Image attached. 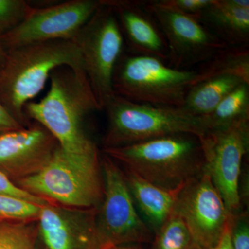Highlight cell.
Listing matches in <instances>:
<instances>
[{"mask_svg":"<svg viewBox=\"0 0 249 249\" xmlns=\"http://www.w3.org/2000/svg\"><path fill=\"white\" fill-rule=\"evenodd\" d=\"M50 89L38 102L24 106L27 117L49 131L64 153L73 158H99L98 148L85 129L88 116L101 110L85 73L60 67L51 73Z\"/></svg>","mask_w":249,"mask_h":249,"instance_id":"cell-1","label":"cell"},{"mask_svg":"<svg viewBox=\"0 0 249 249\" xmlns=\"http://www.w3.org/2000/svg\"><path fill=\"white\" fill-rule=\"evenodd\" d=\"M60 67L85 73L81 54L73 41H47L6 52L0 69V102L22 125L27 123L24 106L43 89L51 73Z\"/></svg>","mask_w":249,"mask_h":249,"instance_id":"cell-2","label":"cell"},{"mask_svg":"<svg viewBox=\"0 0 249 249\" xmlns=\"http://www.w3.org/2000/svg\"><path fill=\"white\" fill-rule=\"evenodd\" d=\"M106 155L156 186L182 188L204 171L200 139L179 134L132 145L104 148Z\"/></svg>","mask_w":249,"mask_h":249,"instance_id":"cell-3","label":"cell"},{"mask_svg":"<svg viewBox=\"0 0 249 249\" xmlns=\"http://www.w3.org/2000/svg\"><path fill=\"white\" fill-rule=\"evenodd\" d=\"M107 128L104 148L126 146L174 134L202 138L208 132L202 117L183 107L142 104L114 95L105 107Z\"/></svg>","mask_w":249,"mask_h":249,"instance_id":"cell-4","label":"cell"},{"mask_svg":"<svg viewBox=\"0 0 249 249\" xmlns=\"http://www.w3.org/2000/svg\"><path fill=\"white\" fill-rule=\"evenodd\" d=\"M196 78V70H178L160 59L124 51L114 69L112 88L115 96L132 102L183 107Z\"/></svg>","mask_w":249,"mask_h":249,"instance_id":"cell-5","label":"cell"},{"mask_svg":"<svg viewBox=\"0 0 249 249\" xmlns=\"http://www.w3.org/2000/svg\"><path fill=\"white\" fill-rule=\"evenodd\" d=\"M17 185L49 202L76 209H98L104 194L100 158H73L59 146L38 173L19 180Z\"/></svg>","mask_w":249,"mask_h":249,"instance_id":"cell-6","label":"cell"},{"mask_svg":"<svg viewBox=\"0 0 249 249\" xmlns=\"http://www.w3.org/2000/svg\"><path fill=\"white\" fill-rule=\"evenodd\" d=\"M72 41L79 49L85 74L102 110L114 96V69L125 49L115 13L105 0Z\"/></svg>","mask_w":249,"mask_h":249,"instance_id":"cell-7","label":"cell"},{"mask_svg":"<svg viewBox=\"0 0 249 249\" xmlns=\"http://www.w3.org/2000/svg\"><path fill=\"white\" fill-rule=\"evenodd\" d=\"M101 168L104 194L97 209L96 223L103 243L108 249L151 243L153 232L136 207L124 171L106 154Z\"/></svg>","mask_w":249,"mask_h":249,"instance_id":"cell-8","label":"cell"},{"mask_svg":"<svg viewBox=\"0 0 249 249\" xmlns=\"http://www.w3.org/2000/svg\"><path fill=\"white\" fill-rule=\"evenodd\" d=\"M204 170L222 196L231 215L242 211L240 189L242 160L249 148V119L208 131L200 139Z\"/></svg>","mask_w":249,"mask_h":249,"instance_id":"cell-9","label":"cell"},{"mask_svg":"<svg viewBox=\"0 0 249 249\" xmlns=\"http://www.w3.org/2000/svg\"><path fill=\"white\" fill-rule=\"evenodd\" d=\"M158 23L168 49V65L189 70L201 65L227 45L196 18L184 14L167 0L144 1Z\"/></svg>","mask_w":249,"mask_h":249,"instance_id":"cell-10","label":"cell"},{"mask_svg":"<svg viewBox=\"0 0 249 249\" xmlns=\"http://www.w3.org/2000/svg\"><path fill=\"white\" fill-rule=\"evenodd\" d=\"M101 0H71L33 7L25 20L1 36L5 50L52 40H73L101 6Z\"/></svg>","mask_w":249,"mask_h":249,"instance_id":"cell-11","label":"cell"},{"mask_svg":"<svg viewBox=\"0 0 249 249\" xmlns=\"http://www.w3.org/2000/svg\"><path fill=\"white\" fill-rule=\"evenodd\" d=\"M175 211L186 223L194 242L204 249L217 245L230 217L222 196L205 170L181 188Z\"/></svg>","mask_w":249,"mask_h":249,"instance_id":"cell-12","label":"cell"},{"mask_svg":"<svg viewBox=\"0 0 249 249\" xmlns=\"http://www.w3.org/2000/svg\"><path fill=\"white\" fill-rule=\"evenodd\" d=\"M97 209H76L47 203L36 219L38 249H109L96 223Z\"/></svg>","mask_w":249,"mask_h":249,"instance_id":"cell-13","label":"cell"},{"mask_svg":"<svg viewBox=\"0 0 249 249\" xmlns=\"http://www.w3.org/2000/svg\"><path fill=\"white\" fill-rule=\"evenodd\" d=\"M59 145L38 123L0 134V171L17 181L35 175L51 160Z\"/></svg>","mask_w":249,"mask_h":249,"instance_id":"cell-14","label":"cell"},{"mask_svg":"<svg viewBox=\"0 0 249 249\" xmlns=\"http://www.w3.org/2000/svg\"><path fill=\"white\" fill-rule=\"evenodd\" d=\"M115 13L127 52L169 62V49L163 32L144 1L105 0Z\"/></svg>","mask_w":249,"mask_h":249,"instance_id":"cell-15","label":"cell"},{"mask_svg":"<svg viewBox=\"0 0 249 249\" xmlns=\"http://www.w3.org/2000/svg\"><path fill=\"white\" fill-rule=\"evenodd\" d=\"M196 19L227 46L249 45V0H213Z\"/></svg>","mask_w":249,"mask_h":249,"instance_id":"cell-16","label":"cell"},{"mask_svg":"<svg viewBox=\"0 0 249 249\" xmlns=\"http://www.w3.org/2000/svg\"><path fill=\"white\" fill-rule=\"evenodd\" d=\"M124 169V177L136 207L155 234L175 210L178 193L183 187L177 190L165 189Z\"/></svg>","mask_w":249,"mask_h":249,"instance_id":"cell-17","label":"cell"},{"mask_svg":"<svg viewBox=\"0 0 249 249\" xmlns=\"http://www.w3.org/2000/svg\"><path fill=\"white\" fill-rule=\"evenodd\" d=\"M242 83H247L234 76H216L196 83L188 90L183 108L193 115L204 117Z\"/></svg>","mask_w":249,"mask_h":249,"instance_id":"cell-18","label":"cell"},{"mask_svg":"<svg viewBox=\"0 0 249 249\" xmlns=\"http://www.w3.org/2000/svg\"><path fill=\"white\" fill-rule=\"evenodd\" d=\"M196 70L195 85L219 76L239 77L249 84V45L227 46Z\"/></svg>","mask_w":249,"mask_h":249,"instance_id":"cell-19","label":"cell"},{"mask_svg":"<svg viewBox=\"0 0 249 249\" xmlns=\"http://www.w3.org/2000/svg\"><path fill=\"white\" fill-rule=\"evenodd\" d=\"M202 118L208 131L224 128L237 121L249 119V84L239 85L213 111Z\"/></svg>","mask_w":249,"mask_h":249,"instance_id":"cell-20","label":"cell"},{"mask_svg":"<svg viewBox=\"0 0 249 249\" xmlns=\"http://www.w3.org/2000/svg\"><path fill=\"white\" fill-rule=\"evenodd\" d=\"M193 242L194 240L186 223L174 210L154 234L151 249H188Z\"/></svg>","mask_w":249,"mask_h":249,"instance_id":"cell-21","label":"cell"},{"mask_svg":"<svg viewBox=\"0 0 249 249\" xmlns=\"http://www.w3.org/2000/svg\"><path fill=\"white\" fill-rule=\"evenodd\" d=\"M0 249H38L31 222L0 219Z\"/></svg>","mask_w":249,"mask_h":249,"instance_id":"cell-22","label":"cell"},{"mask_svg":"<svg viewBox=\"0 0 249 249\" xmlns=\"http://www.w3.org/2000/svg\"><path fill=\"white\" fill-rule=\"evenodd\" d=\"M41 206L16 196L0 194V219L21 222L36 220Z\"/></svg>","mask_w":249,"mask_h":249,"instance_id":"cell-23","label":"cell"},{"mask_svg":"<svg viewBox=\"0 0 249 249\" xmlns=\"http://www.w3.org/2000/svg\"><path fill=\"white\" fill-rule=\"evenodd\" d=\"M32 9L25 0H0V36L24 22Z\"/></svg>","mask_w":249,"mask_h":249,"instance_id":"cell-24","label":"cell"},{"mask_svg":"<svg viewBox=\"0 0 249 249\" xmlns=\"http://www.w3.org/2000/svg\"><path fill=\"white\" fill-rule=\"evenodd\" d=\"M232 216L231 242L233 249H249V220L247 211Z\"/></svg>","mask_w":249,"mask_h":249,"instance_id":"cell-25","label":"cell"},{"mask_svg":"<svg viewBox=\"0 0 249 249\" xmlns=\"http://www.w3.org/2000/svg\"><path fill=\"white\" fill-rule=\"evenodd\" d=\"M0 194L16 196L40 206L49 202L42 198L34 196L29 192L26 191L25 190L22 189L17 184L13 182L12 180L10 179L1 171H0Z\"/></svg>","mask_w":249,"mask_h":249,"instance_id":"cell-26","label":"cell"},{"mask_svg":"<svg viewBox=\"0 0 249 249\" xmlns=\"http://www.w3.org/2000/svg\"><path fill=\"white\" fill-rule=\"evenodd\" d=\"M167 1L175 9L196 19L213 2V0H167Z\"/></svg>","mask_w":249,"mask_h":249,"instance_id":"cell-27","label":"cell"},{"mask_svg":"<svg viewBox=\"0 0 249 249\" xmlns=\"http://www.w3.org/2000/svg\"><path fill=\"white\" fill-rule=\"evenodd\" d=\"M25 127L19 124L0 102V134Z\"/></svg>","mask_w":249,"mask_h":249,"instance_id":"cell-28","label":"cell"},{"mask_svg":"<svg viewBox=\"0 0 249 249\" xmlns=\"http://www.w3.org/2000/svg\"><path fill=\"white\" fill-rule=\"evenodd\" d=\"M231 223L232 216L230 214L220 240L217 245L211 249H233L231 242Z\"/></svg>","mask_w":249,"mask_h":249,"instance_id":"cell-29","label":"cell"},{"mask_svg":"<svg viewBox=\"0 0 249 249\" xmlns=\"http://www.w3.org/2000/svg\"><path fill=\"white\" fill-rule=\"evenodd\" d=\"M109 249H146L142 245H123L114 246Z\"/></svg>","mask_w":249,"mask_h":249,"instance_id":"cell-30","label":"cell"},{"mask_svg":"<svg viewBox=\"0 0 249 249\" xmlns=\"http://www.w3.org/2000/svg\"><path fill=\"white\" fill-rule=\"evenodd\" d=\"M6 57V51L3 47L2 42H1V36H0V69L4 65L5 60Z\"/></svg>","mask_w":249,"mask_h":249,"instance_id":"cell-31","label":"cell"},{"mask_svg":"<svg viewBox=\"0 0 249 249\" xmlns=\"http://www.w3.org/2000/svg\"><path fill=\"white\" fill-rule=\"evenodd\" d=\"M188 249H204L202 248V247H201L199 245H197V244L196 243V242H193V244H192V245L191 246V247H190Z\"/></svg>","mask_w":249,"mask_h":249,"instance_id":"cell-32","label":"cell"}]
</instances>
